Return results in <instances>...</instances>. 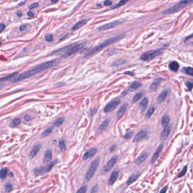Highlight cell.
I'll return each instance as SVG.
<instances>
[{"label": "cell", "mask_w": 193, "mask_h": 193, "mask_svg": "<svg viewBox=\"0 0 193 193\" xmlns=\"http://www.w3.org/2000/svg\"><path fill=\"white\" fill-rule=\"evenodd\" d=\"M104 5L106 6H110L112 4V2H111L110 0H106V1H104Z\"/></svg>", "instance_id": "c3c4849f"}, {"label": "cell", "mask_w": 193, "mask_h": 193, "mask_svg": "<svg viewBox=\"0 0 193 193\" xmlns=\"http://www.w3.org/2000/svg\"><path fill=\"white\" fill-rule=\"evenodd\" d=\"M167 188H168L167 186H164L163 188H162V189L161 190H160V191L159 193H166L167 191Z\"/></svg>", "instance_id": "681fc988"}, {"label": "cell", "mask_w": 193, "mask_h": 193, "mask_svg": "<svg viewBox=\"0 0 193 193\" xmlns=\"http://www.w3.org/2000/svg\"><path fill=\"white\" fill-rule=\"evenodd\" d=\"M116 147H117V146H116V145H113L112 146H111V147L110 148V151L111 152H112L116 150Z\"/></svg>", "instance_id": "816d5d0a"}, {"label": "cell", "mask_w": 193, "mask_h": 193, "mask_svg": "<svg viewBox=\"0 0 193 193\" xmlns=\"http://www.w3.org/2000/svg\"><path fill=\"white\" fill-rule=\"evenodd\" d=\"M170 131H171L170 125H169V126H167L164 129L163 131L162 132L161 134H160V139H162V140H164V139H166L169 136V133H170Z\"/></svg>", "instance_id": "e0dca14e"}, {"label": "cell", "mask_w": 193, "mask_h": 193, "mask_svg": "<svg viewBox=\"0 0 193 193\" xmlns=\"http://www.w3.org/2000/svg\"><path fill=\"white\" fill-rule=\"evenodd\" d=\"M154 111H155V108L154 107H152L150 108V109L148 110V111L146 114V116H145L146 119H149L153 114V113L154 112Z\"/></svg>", "instance_id": "d6a6232c"}, {"label": "cell", "mask_w": 193, "mask_h": 193, "mask_svg": "<svg viewBox=\"0 0 193 193\" xmlns=\"http://www.w3.org/2000/svg\"><path fill=\"white\" fill-rule=\"evenodd\" d=\"M124 20L123 19H120L117 20L113 21V22H112L107 23V24L102 25V26L101 27H100L98 28V29L100 30V31H104V30H107L109 29L113 28L116 27V26H118V25H119V24H122V23L124 22Z\"/></svg>", "instance_id": "9c48e42d"}, {"label": "cell", "mask_w": 193, "mask_h": 193, "mask_svg": "<svg viewBox=\"0 0 193 193\" xmlns=\"http://www.w3.org/2000/svg\"><path fill=\"white\" fill-rule=\"evenodd\" d=\"M24 119L25 121H29L30 119V116L29 115H26L25 116Z\"/></svg>", "instance_id": "9f6ffc18"}, {"label": "cell", "mask_w": 193, "mask_h": 193, "mask_svg": "<svg viewBox=\"0 0 193 193\" xmlns=\"http://www.w3.org/2000/svg\"><path fill=\"white\" fill-rule=\"evenodd\" d=\"M45 40L48 42H52L53 41V37L52 34H47L45 36Z\"/></svg>", "instance_id": "ab89813d"}, {"label": "cell", "mask_w": 193, "mask_h": 193, "mask_svg": "<svg viewBox=\"0 0 193 193\" xmlns=\"http://www.w3.org/2000/svg\"><path fill=\"white\" fill-rule=\"evenodd\" d=\"M147 134V131L145 129L142 130L140 132H139L138 133L136 134V136L133 139L134 142H138L140 141L142 139L145 138V136Z\"/></svg>", "instance_id": "7c38bea8"}, {"label": "cell", "mask_w": 193, "mask_h": 193, "mask_svg": "<svg viewBox=\"0 0 193 193\" xmlns=\"http://www.w3.org/2000/svg\"><path fill=\"white\" fill-rule=\"evenodd\" d=\"M28 16L29 17L32 18L34 17V14L32 12H31V11H29V12L28 13Z\"/></svg>", "instance_id": "db71d44e"}, {"label": "cell", "mask_w": 193, "mask_h": 193, "mask_svg": "<svg viewBox=\"0 0 193 193\" xmlns=\"http://www.w3.org/2000/svg\"><path fill=\"white\" fill-rule=\"evenodd\" d=\"M118 174H119L118 171H114L113 172L112 174H111V177L110 178V179H109V181L108 182V185H112L113 183L116 182V181L118 177Z\"/></svg>", "instance_id": "ffe728a7"}, {"label": "cell", "mask_w": 193, "mask_h": 193, "mask_svg": "<svg viewBox=\"0 0 193 193\" xmlns=\"http://www.w3.org/2000/svg\"><path fill=\"white\" fill-rule=\"evenodd\" d=\"M187 167L185 166L184 168H183V169L182 170V171H181V172L180 173V174H179L178 176V177H182V176H183L185 175V174H186V171H187Z\"/></svg>", "instance_id": "7bdbcfd3"}, {"label": "cell", "mask_w": 193, "mask_h": 193, "mask_svg": "<svg viewBox=\"0 0 193 193\" xmlns=\"http://www.w3.org/2000/svg\"><path fill=\"white\" fill-rule=\"evenodd\" d=\"M52 159V151L51 150H48L46 151L45 157H44V162L45 164L50 163Z\"/></svg>", "instance_id": "603a6c76"}, {"label": "cell", "mask_w": 193, "mask_h": 193, "mask_svg": "<svg viewBox=\"0 0 193 193\" xmlns=\"http://www.w3.org/2000/svg\"><path fill=\"white\" fill-rule=\"evenodd\" d=\"M41 147V145L40 143L36 144V145L34 146L33 148H32L31 152H30L29 158H31V159H33V158L35 157L36 155L37 154V153L38 152L39 150H40Z\"/></svg>", "instance_id": "5bb4252c"}, {"label": "cell", "mask_w": 193, "mask_h": 193, "mask_svg": "<svg viewBox=\"0 0 193 193\" xmlns=\"http://www.w3.org/2000/svg\"><path fill=\"white\" fill-rule=\"evenodd\" d=\"M124 74L125 75H131V76H134V73L132 72H130V71H127L125 72Z\"/></svg>", "instance_id": "f5cc1de1"}, {"label": "cell", "mask_w": 193, "mask_h": 193, "mask_svg": "<svg viewBox=\"0 0 193 193\" xmlns=\"http://www.w3.org/2000/svg\"><path fill=\"white\" fill-rule=\"evenodd\" d=\"M163 80V79H160V78H158L155 79V80L153 81L152 83L151 84L150 86V90L151 92H154L155 90L157 89V88L159 87L160 83L162 82Z\"/></svg>", "instance_id": "9a60e30c"}, {"label": "cell", "mask_w": 193, "mask_h": 193, "mask_svg": "<svg viewBox=\"0 0 193 193\" xmlns=\"http://www.w3.org/2000/svg\"><path fill=\"white\" fill-rule=\"evenodd\" d=\"M169 93V89H166L165 90H164V91L159 95V97H158L157 101L158 103H162V102L164 101L165 99H166V97L168 95Z\"/></svg>", "instance_id": "ac0fdd59"}, {"label": "cell", "mask_w": 193, "mask_h": 193, "mask_svg": "<svg viewBox=\"0 0 193 193\" xmlns=\"http://www.w3.org/2000/svg\"><path fill=\"white\" fill-rule=\"evenodd\" d=\"M68 35H69V34H66V36H64V37H62V38H61V39H60V41H62V40H64V38H66L67 37H68L69 36Z\"/></svg>", "instance_id": "6f0895ef"}, {"label": "cell", "mask_w": 193, "mask_h": 193, "mask_svg": "<svg viewBox=\"0 0 193 193\" xmlns=\"http://www.w3.org/2000/svg\"><path fill=\"white\" fill-rule=\"evenodd\" d=\"M21 120L19 118L15 119L14 120H13L11 122V124L13 127H17L18 125H19L20 123Z\"/></svg>", "instance_id": "74e56055"}, {"label": "cell", "mask_w": 193, "mask_h": 193, "mask_svg": "<svg viewBox=\"0 0 193 193\" xmlns=\"http://www.w3.org/2000/svg\"><path fill=\"white\" fill-rule=\"evenodd\" d=\"M170 121V118L168 115H165L163 116L162 119V125L163 127L168 126V124Z\"/></svg>", "instance_id": "484cf974"}, {"label": "cell", "mask_w": 193, "mask_h": 193, "mask_svg": "<svg viewBox=\"0 0 193 193\" xmlns=\"http://www.w3.org/2000/svg\"><path fill=\"white\" fill-rule=\"evenodd\" d=\"M97 152V148L96 147H92L89 148L87 152L85 153V154L83 156V159L87 160L89 158L93 157L96 154Z\"/></svg>", "instance_id": "8fae6325"}, {"label": "cell", "mask_w": 193, "mask_h": 193, "mask_svg": "<svg viewBox=\"0 0 193 193\" xmlns=\"http://www.w3.org/2000/svg\"><path fill=\"white\" fill-rule=\"evenodd\" d=\"M109 123H110V119H107L104 122L102 123L101 125H99L98 127V130L99 131L102 132L104 131V130H106L107 128Z\"/></svg>", "instance_id": "d4e9b609"}, {"label": "cell", "mask_w": 193, "mask_h": 193, "mask_svg": "<svg viewBox=\"0 0 193 193\" xmlns=\"http://www.w3.org/2000/svg\"><path fill=\"white\" fill-rule=\"evenodd\" d=\"M183 69H184L185 73H187V75L190 76H193V68H191V67H185V68H183Z\"/></svg>", "instance_id": "e575fe53"}, {"label": "cell", "mask_w": 193, "mask_h": 193, "mask_svg": "<svg viewBox=\"0 0 193 193\" xmlns=\"http://www.w3.org/2000/svg\"><path fill=\"white\" fill-rule=\"evenodd\" d=\"M125 36V34H120V35L116 36L115 37H113L107 40H106L105 41H104L103 43H102L100 44V45L96 46V47H94L93 49H92L91 50L89 51V52L86 54V57L92 56V55L99 52L100 51L103 49V48L106 47V46H107L111 44L116 43V42L122 40V38L124 37Z\"/></svg>", "instance_id": "7a4b0ae2"}, {"label": "cell", "mask_w": 193, "mask_h": 193, "mask_svg": "<svg viewBox=\"0 0 193 193\" xmlns=\"http://www.w3.org/2000/svg\"><path fill=\"white\" fill-rule=\"evenodd\" d=\"M4 88V85H0V90Z\"/></svg>", "instance_id": "91938a15"}, {"label": "cell", "mask_w": 193, "mask_h": 193, "mask_svg": "<svg viewBox=\"0 0 193 193\" xmlns=\"http://www.w3.org/2000/svg\"><path fill=\"white\" fill-rule=\"evenodd\" d=\"M98 190V185H96L94 186L92 188V189L90 191V193H96Z\"/></svg>", "instance_id": "bcb514c9"}, {"label": "cell", "mask_w": 193, "mask_h": 193, "mask_svg": "<svg viewBox=\"0 0 193 193\" xmlns=\"http://www.w3.org/2000/svg\"><path fill=\"white\" fill-rule=\"evenodd\" d=\"M141 173L139 172H137L136 173L132 174V175L129 177V178L128 179V180L127 181V185H131V183L134 182L137 178H138V177L140 176Z\"/></svg>", "instance_id": "44dd1931"}, {"label": "cell", "mask_w": 193, "mask_h": 193, "mask_svg": "<svg viewBox=\"0 0 193 193\" xmlns=\"http://www.w3.org/2000/svg\"><path fill=\"white\" fill-rule=\"evenodd\" d=\"M120 103V101L119 100H113L107 104L105 107L104 108V112L108 113L111 112L117 107L118 106Z\"/></svg>", "instance_id": "30bf717a"}, {"label": "cell", "mask_w": 193, "mask_h": 193, "mask_svg": "<svg viewBox=\"0 0 193 193\" xmlns=\"http://www.w3.org/2000/svg\"><path fill=\"white\" fill-rule=\"evenodd\" d=\"M27 29V26L25 25H21V26L19 27V30L20 31H24L25 29Z\"/></svg>", "instance_id": "f907efd6"}, {"label": "cell", "mask_w": 193, "mask_h": 193, "mask_svg": "<svg viewBox=\"0 0 193 193\" xmlns=\"http://www.w3.org/2000/svg\"><path fill=\"white\" fill-rule=\"evenodd\" d=\"M85 45V43H81V44H78V45L73 46V47H72L71 48L69 49V50H67V52L62 55V57L66 58V57L70 56V55H71L72 54H74V53L78 52L79 50H81V49L84 47Z\"/></svg>", "instance_id": "ba28073f"}, {"label": "cell", "mask_w": 193, "mask_h": 193, "mask_svg": "<svg viewBox=\"0 0 193 193\" xmlns=\"http://www.w3.org/2000/svg\"><path fill=\"white\" fill-rule=\"evenodd\" d=\"M129 1V0H121V1L119 2V3L118 4H116V5L113 7V9H116L118 8H119V7L122 6L123 5H124V4H125L127 3V2H128Z\"/></svg>", "instance_id": "8d00e7d4"}, {"label": "cell", "mask_w": 193, "mask_h": 193, "mask_svg": "<svg viewBox=\"0 0 193 193\" xmlns=\"http://www.w3.org/2000/svg\"><path fill=\"white\" fill-rule=\"evenodd\" d=\"M87 22H88L87 19H84L83 20L80 21V22L76 23L75 25H74V26L72 28L71 30L72 31H76V30L81 28V27H83L85 24H86V23H87Z\"/></svg>", "instance_id": "7402d4cb"}, {"label": "cell", "mask_w": 193, "mask_h": 193, "mask_svg": "<svg viewBox=\"0 0 193 193\" xmlns=\"http://www.w3.org/2000/svg\"><path fill=\"white\" fill-rule=\"evenodd\" d=\"M163 147V144H161V145H160L159 147H158V149L157 150V151H156L154 153V155L152 156L151 160V162L152 164L156 162V160H157V159L158 158V157H159V156L160 154V152H161V151H162Z\"/></svg>", "instance_id": "2e32d148"}, {"label": "cell", "mask_w": 193, "mask_h": 193, "mask_svg": "<svg viewBox=\"0 0 193 193\" xmlns=\"http://www.w3.org/2000/svg\"><path fill=\"white\" fill-rule=\"evenodd\" d=\"M148 157V154L147 153H145V154L141 155L139 158H137L135 161V163L137 165H140L142 163L145 161L146 159H147Z\"/></svg>", "instance_id": "cb8c5ba5"}, {"label": "cell", "mask_w": 193, "mask_h": 193, "mask_svg": "<svg viewBox=\"0 0 193 193\" xmlns=\"http://www.w3.org/2000/svg\"><path fill=\"white\" fill-rule=\"evenodd\" d=\"M186 86L187 88H188V89L191 90L192 88H193V83L192 82H190V81H187L185 83Z\"/></svg>", "instance_id": "b9f144b4"}, {"label": "cell", "mask_w": 193, "mask_h": 193, "mask_svg": "<svg viewBox=\"0 0 193 193\" xmlns=\"http://www.w3.org/2000/svg\"><path fill=\"white\" fill-rule=\"evenodd\" d=\"M60 62V59L59 58H58V59H55L50 60V61L49 62L43 63L40 64L38 66L36 67L35 68L31 69V70L25 71L24 73L20 74L18 77L15 79H13V80L11 81V82L13 83L19 82V81L24 80V79L31 77V76L34 75L35 74L45 70L46 69H48L51 68V67L57 66V64L59 63Z\"/></svg>", "instance_id": "6da1fadb"}, {"label": "cell", "mask_w": 193, "mask_h": 193, "mask_svg": "<svg viewBox=\"0 0 193 193\" xmlns=\"http://www.w3.org/2000/svg\"><path fill=\"white\" fill-rule=\"evenodd\" d=\"M1 45V43H0V45Z\"/></svg>", "instance_id": "94428289"}, {"label": "cell", "mask_w": 193, "mask_h": 193, "mask_svg": "<svg viewBox=\"0 0 193 193\" xmlns=\"http://www.w3.org/2000/svg\"><path fill=\"white\" fill-rule=\"evenodd\" d=\"M148 103V99L147 97L144 98L142 100L141 102H140V103H139V107L142 112H144V111L146 110V108H147V107Z\"/></svg>", "instance_id": "d6986e66"}, {"label": "cell", "mask_w": 193, "mask_h": 193, "mask_svg": "<svg viewBox=\"0 0 193 193\" xmlns=\"http://www.w3.org/2000/svg\"><path fill=\"white\" fill-rule=\"evenodd\" d=\"M5 28V25L4 23H0V32H2Z\"/></svg>", "instance_id": "7dc6e473"}, {"label": "cell", "mask_w": 193, "mask_h": 193, "mask_svg": "<svg viewBox=\"0 0 193 193\" xmlns=\"http://www.w3.org/2000/svg\"><path fill=\"white\" fill-rule=\"evenodd\" d=\"M53 130V127H50L49 128H48L47 129H46L45 131H44L43 134H42V137H46V136H48L49 135V134H51V133H52V131Z\"/></svg>", "instance_id": "1f68e13d"}, {"label": "cell", "mask_w": 193, "mask_h": 193, "mask_svg": "<svg viewBox=\"0 0 193 193\" xmlns=\"http://www.w3.org/2000/svg\"><path fill=\"white\" fill-rule=\"evenodd\" d=\"M192 2H193V0H181L178 3L174 5V6L167 9V10L164 11L163 12V14H173L174 13L178 12L185 7L189 5Z\"/></svg>", "instance_id": "3957f363"}, {"label": "cell", "mask_w": 193, "mask_h": 193, "mask_svg": "<svg viewBox=\"0 0 193 193\" xmlns=\"http://www.w3.org/2000/svg\"><path fill=\"white\" fill-rule=\"evenodd\" d=\"M162 54L161 50H149L143 53L141 56V59L143 61H150Z\"/></svg>", "instance_id": "5b68a950"}, {"label": "cell", "mask_w": 193, "mask_h": 193, "mask_svg": "<svg viewBox=\"0 0 193 193\" xmlns=\"http://www.w3.org/2000/svg\"><path fill=\"white\" fill-rule=\"evenodd\" d=\"M142 86V83L139 81H134L129 86V89L131 90H135Z\"/></svg>", "instance_id": "83f0119b"}, {"label": "cell", "mask_w": 193, "mask_h": 193, "mask_svg": "<svg viewBox=\"0 0 193 193\" xmlns=\"http://www.w3.org/2000/svg\"><path fill=\"white\" fill-rule=\"evenodd\" d=\"M87 190V186L85 185L81 187L76 193H86Z\"/></svg>", "instance_id": "60d3db41"}, {"label": "cell", "mask_w": 193, "mask_h": 193, "mask_svg": "<svg viewBox=\"0 0 193 193\" xmlns=\"http://www.w3.org/2000/svg\"><path fill=\"white\" fill-rule=\"evenodd\" d=\"M59 147L62 152H64L66 150V144H65L64 141L63 139H61L59 142Z\"/></svg>", "instance_id": "4dcf8cb0"}, {"label": "cell", "mask_w": 193, "mask_h": 193, "mask_svg": "<svg viewBox=\"0 0 193 193\" xmlns=\"http://www.w3.org/2000/svg\"><path fill=\"white\" fill-rule=\"evenodd\" d=\"M128 103H125L120 107L119 110L118 111L117 113H116V118H117L118 119H119L122 118L123 115L124 114V113L125 112V111H126V110L128 107Z\"/></svg>", "instance_id": "4fadbf2b"}, {"label": "cell", "mask_w": 193, "mask_h": 193, "mask_svg": "<svg viewBox=\"0 0 193 193\" xmlns=\"http://www.w3.org/2000/svg\"><path fill=\"white\" fill-rule=\"evenodd\" d=\"M51 1H52L53 4H55V3H57V2L58 1V0H51Z\"/></svg>", "instance_id": "680465c9"}, {"label": "cell", "mask_w": 193, "mask_h": 193, "mask_svg": "<svg viewBox=\"0 0 193 193\" xmlns=\"http://www.w3.org/2000/svg\"><path fill=\"white\" fill-rule=\"evenodd\" d=\"M100 162V159L99 158H97L96 159H95L92 162L91 164L89 167V169L87 171V173L85 175V180L87 181H89L90 179L92 178L93 176H94V174L96 172V171L98 168V167L99 166Z\"/></svg>", "instance_id": "277c9868"}, {"label": "cell", "mask_w": 193, "mask_h": 193, "mask_svg": "<svg viewBox=\"0 0 193 193\" xmlns=\"http://www.w3.org/2000/svg\"><path fill=\"white\" fill-rule=\"evenodd\" d=\"M65 121V118L64 117H61L59 119H58V120H57L54 123V125L55 127H59L60 125H62L63 123Z\"/></svg>", "instance_id": "f546056e"}, {"label": "cell", "mask_w": 193, "mask_h": 193, "mask_svg": "<svg viewBox=\"0 0 193 193\" xmlns=\"http://www.w3.org/2000/svg\"><path fill=\"white\" fill-rule=\"evenodd\" d=\"M8 173V169H2L0 171V178L3 179L6 177Z\"/></svg>", "instance_id": "d590c367"}, {"label": "cell", "mask_w": 193, "mask_h": 193, "mask_svg": "<svg viewBox=\"0 0 193 193\" xmlns=\"http://www.w3.org/2000/svg\"><path fill=\"white\" fill-rule=\"evenodd\" d=\"M17 15H18V17H22V15H23V13H22V11H18V13H17Z\"/></svg>", "instance_id": "11a10c76"}, {"label": "cell", "mask_w": 193, "mask_h": 193, "mask_svg": "<svg viewBox=\"0 0 193 193\" xmlns=\"http://www.w3.org/2000/svg\"><path fill=\"white\" fill-rule=\"evenodd\" d=\"M57 160H54V161H53V162L51 163L50 164H48L47 166L45 167H40V168H35L34 170V174H35L36 176H37L40 175H42V174L44 173L49 172L53 168V167L57 164Z\"/></svg>", "instance_id": "8992f818"}, {"label": "cell", "mask_w": 193, "mask_h": 193, "mask_svg": "<svg viewBox=\"0 0 193 193\" xmlns=\"http://www.w3.org/2000/svg\"><path fill=\"white\" fill-rule=\"evenodd\" d=\"M17 73H18L17 72H15V73H11V74H10V75H8V76H5V77L0 78V83L4 82V81H6L7 80H9V79H12L14 77V76L16 75H17Z\"/></svg>", "instance_id": "f1b7e54d"}, {"label": "cell", "mask_w": 193, "mask_h": 193, "mask_svg": "<svg viewBox=\"0 0 193 193\" xmlns=\"http://www.w3.org/2000/svg\"><path fill=\"white\" fill-rule=\"evenodd\" d=\"M143 93L142 92H139L138 93H137L135 96H134V98L133 99V103H136L137 101H138L139 99H140L142 97Z\"/></svg>", "instance_id": "836d02e7"}, {"label": "cell", "mask_w": 193, "mask_h": 193, "mask_svg": "<svg viewBox=\"0 0 193 193\" xmlns=\"http://www.w3.org/2000/svg\"><path fill=\"white\" fill-rule=\"evenodd\" d=\"M118 155L113 156V157L107 162V163L106 166L103 167V169H102V173L103 174L108 173L112 169L113 167L115 166V164L116 163V162H117L118 160Z\"/></svg>", "instance_id": "52a82bcc"}, {"label": "cell", "mask_w": 193, "mask_h": 193, "mask_svg": "<svg viewBox=\"0 0 193 193\" xmlns=\"http://www.w3.org/2000/svg\"><path fill=\"white\" fill-rule=\"evenodd\" d=\"M38 6H39V5L38 3H34V4H31V5H29L28 6V8L29 9H30V10H31V9H33L38 8Z\"/></svg>", "instance_id": "f6af8a7d"}, {"label": "cell", "mask_w": 193, "mask_h": 193, "mask_svg": "<svg viewBox=\"0 0 193 193\" xmlns=\"http://www.w3.org/2000/svg\"><path fill=\"white\" fill-rule=\"evenodd\" d=\"M169 68L171 71L176 72L179 68V64L177 62H172L169 64Z\"/></svg>", "instance_id": "4316f807"}, {"label": "cell", "mask_w": 193, "mask_h": 193, "mask_svg": "<svg viewBox=\"0 0 193 193\" xmlns=\"http://www.w3.org/2000/svg\"><path fill=\"white\" fill-rule=\"evenodd\" d=\"M133 134H134V131H129L128 132H127V133L125 134L124 137L125 139H128L131 138L132 137H133Z\"/></svg>", "instance_id": "f35d334b"}, {"label": "cell", "mask_w": 193, "mask_h": 193, "mask_svg": "<svg viewBox=\"0 0 193 193\" xmlns=\"http://www.w3.org/2000/svg\"><path fill=\"white\" fill-rule=\"evenodd\" d=\"M5 190L7 192H10L12 190V186L10 183H7L5 186Z\"/></svg>", "instance_id": "ee69618b"}]
</instances>
